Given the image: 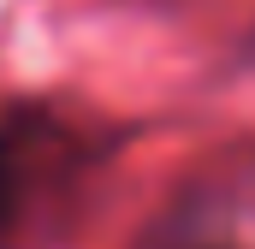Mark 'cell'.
<instances>
[{"label":"cell","instance_id":"1","mask_svg":"<svg viewBox=\"0 0 255 249\" xmlns=\"http://www.w3.org/2000/svg\"><path fill=\"white\" fill-rule=\"evenodd\" d=\"M42 184V154H36V130L0 124V226H12L30 196Z\"/></svg>","mask_w":255,"mask_h":249}]
</instances>
